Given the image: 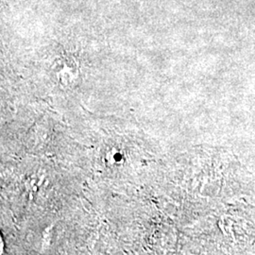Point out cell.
I'll list each match as a JSON object with an SVG mask.
<instances>
[{
    "instance_id": "7a4b0ae2",
    "label": "cell",
    "mask_w": 255,
    "mask_h": 255,
    "mask_svg": "<svg viewBox=\"0 0 255 255\" xmlns=\"http://www.w3.org/2000/svg\"><path fill=\"white\" fill-rule=\"evenodd\" d=\"M219 225H220V228H221V230H222V232H223V234L225 235V236H227V234H226V232L224 231V229H223V226H222V224L221 223H219Z\"/></svg>"
},
{
    "instance_id": "6da1fadb",
    "label": "cell",
    "mask_w": 255,
    "mask_h": 255,
    "mask_svg": "<svg viewBox=\"0 0 255 255\" xmlns=\"http://www.w3.org/2000/svg\"><path fill=\"white\" fill-rule=\"evenodd\" d=\"M232 224H233V221H230V225H229V231H230V233H231V235H232V237H233V240L236 242V237H235V234H234V232H233V228H232Z\"/></svg>"
}]
</instances>
